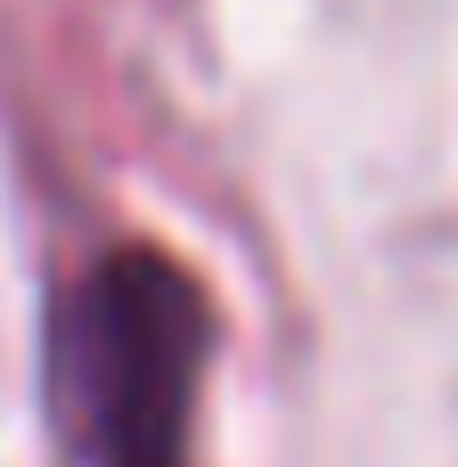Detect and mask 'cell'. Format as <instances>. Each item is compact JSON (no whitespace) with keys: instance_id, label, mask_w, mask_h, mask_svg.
<instances>
[{"instance_id":"cell-1","label":"cell","mask_w":458,"mask_h":467,"mask_svg":"<svg viewBox=\"0 0 458 467\" xmlns=\"http://www.w3.org/2000/svg\"><path fill=\"white\" fill-rule=\"evenodd\" d=\"M213 296L164 246H107L49 304V394L82 467H188Z\"/></svg>"}]
</instances>
